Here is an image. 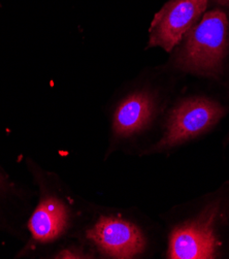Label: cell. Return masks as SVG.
I'll return each instance as SVG.
<instances>
[{"label": "cell", "instance_id": "7a4b0ae2", "mask_svg": "<svg viewBox=\"0 0 229 259\" xmlns=\"http://www.w3.org/2000/svg\"><path fill=\"white\" fill-rule=\"evenodd\" d=\"M225 113V108L209 98L184 99L171 111L163 137L151 149V152L175 147L208 132Z\"/></svg>", "mask_w": 229, "mask_h": 259}, {"label": "cell", "instance_id": "5b68a950", "mask_svg": "<svg viewBox=\"0 0 229 259\" xmlns=\"http://www.w3.org/2000/svg\"><path fill=\"white\" fill-rule=\"evenodd\" d=\"M87 238L101 253L112 258H134L146 248L142 230L117 216H101L87 231Z\"/></svg>", "mask_w": 229, "mask_h": 259}, {"label": "cell", "instance_id": "ba28073f", "mask_svg": "<svg viewBox=\"0 0 229 259\" xmlns=\"http://www.w3.org/2000/svg\"><path fill=\"white\" fill-rule=\"evenodd\" d=\"M216 4L222 6V7H226L229 8V0H213Z\"/></svg>", "mask_w": 229, "mask_h": 259}, {"label": "cell", "instance_id": "9c48e42d", "mask_svg": "<svg viewBox=\"0 0 229 259\" xmlns=\"http://www.w3.org/2000/svg\"><path fill=\"white\" fill-rule=\"evenodd\" d=\"M4 187H5V182H4V180H3V178H2V177H0V193H2V191H3Z\"/></svg>", "mask_w": 229, "mask_h": 259}, {"label": "cell", "instance_id": "277c9868", "mask_svg": "<svg viewBox=\"0 0 229 259\" xmlns=\"http://www.w3.org/2000/svg\"><path fill=\"white\" fill-rule=\"evenodd\" d=\"M217 216L218 205L213 203L198 218L176 226L169 238L168 258H214L219 245L214 228Z\"/></svg>", "mask_w": 229, "mask_h": 259}, {"label": "cell", "instance_id": "3957f363", "mask_svg": "<svg viewBox=\"0 0 229 259\" xmlns=\"http://www.w3.org/2000/svg\"><path fill=\"white\" fill-rule=\"evenodd\" d=\"M208 4L209 0H169L151 23L148 47L171 52L205 14Z\"/></svg>", "mask_w": 229, "mask_h": 259}, {"label": "cell", "instance_id": "6da1fadb", "mask_svg": "<svg viewBox=\"0 0 229 259\" xmlns=\"http://www.w3.org/2000/svg\"><path fill=\"white\" fill-rule=\"evenodd\" d=\"M175 58L180 69L198 75L218 77L229 49V21L225 12L206 13L184 36Z\"/></svg>", "mask_w": 229, "mask_h": 259}, {"label": "cell", "instance_id": "8992f818", "mask_svg": "<svg viewBox=\"0 0 229 259\" xmlns=\"http://www.w3.org/2000/svg\"><path fill=\"white\" fill-rule=\"evenodd\" d=\"M69 210L65 201L56 193L42 192L28 221L31 241L36 245L52 244L67 229Z\"/></svg>", "mask_w": 229, "mask_h": 259}, {"label": "cell", "instance_id": "52a82bcc", "mask_svg": "<svg viewBox=\"0 0 229 259\" xmlns=\"http://www.w3.org/2000/svg\"><path fill=\"white\" fill-rule=\"evenodd\" d=\"M155 112V102L146 91L127 95L115 110L113 134L120 139L130 138L145 129Z\"/></svg>", "mask_w": 229, "mask_h": 259}]
</instances>
